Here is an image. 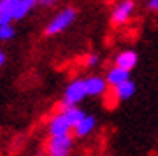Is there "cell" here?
<instances>
[{
	"label": "cell",
	"instance_id": "cell-1",
	"mask_svg": "<svg viewBox=\"0 0 158 156\" xmlns=\"http://www.w3.org/2000/svg\"><path fill=\"white\" fill-rule=\"evenodd\" d=\"M77 16V11H76V7H65L62 11L58 12L56 16L53 18L44 28V34L46 35H56V34H62L63 30H67L70 25L74 23Z\"/></svg>",
	"mask_w": 158,
	"mask_h": 156
},
{
	"label": "cell",
	"instance_id": "cell-2",
	"mask_svg": "<svg viewBox=\"0 0 158 156\" xmlns=\"http://www.w3.org/2000/svg\"><path fill=\"white\" fill-rule=\"evenodd\" d=\"M74 147L72 135H63V137H49L46 142V153L48 156H69Z\"/></svg>",
	"mask_w": 158,
	"mask_h": 156
},
{
	"label": "cell",
	"instance_id": "cell-3",
	"mask_svg": "<svg viewBox=\"0 0 158 156\" xmlns=\"http://www.w3.org/2000/svg\"><path fill=\"white\" fill-rule=\"evenodd\" d=\"M135 9V2L134 0H121L114 6L113 12H111V25L113 27H123L128 23V19L134 14Z\"/></svg>",
	"mask_w": 158,
	"mask_h": 156
},
{
	"label": "cell",
	"instance_id": "cell-4",
	"mask_svg": "<svg viewBox=\"0 0 158 156\" xmlns=\"http://www.w3.org/2000/svg\"><path fill=\"white\" fill-rule=\"evenodd\" d=\"M85 96H86V91H85L83 79H74L67 84V88L63 91L62 104H65V105H79V102L85 100Z\"/></svg>",
	"mask_w": 158,
	"mask_h": 156
},
{
	"label": "cell",
	"instance_id": "cell-5",
	"mask_svg": "<svg viewBox=\"0 0 158 156\" xmlns=\"http://www.w3.org/2000/svg\"><path fill=\"white\" fill-rule=\"evenodd\" d=\"M48 132L49 137H63V135H72V126L69 125V121L63 117V114L56 112L49 117L48 121Z\"/></svg>",
	"mask_w": 158,
	"mask_h": 156
},
{
	"label": "cell",
	"instance_id": "cell-6",
	"mask_svg": "<svg viewBox=\"0 0 158 156\" xmlns=\"http://www.w3.org/2000/svg\"><path fill=\"white\" fill-rule=\"evenodd\" d=\"M83 83H85L86 96H102L109 88L102 76H88L83 79Z\"/></svg>",
	"mask_w": 158,
	"mask_h": 156
},
{
	"label": "cell",
	"instance_id": "cell-7",
	"mask_svg": "<svg viewBox=\"0 0 158 156\" xmlns=\"http://www.w3.org/2000/svg\"><path fill=\"white\" fill-rule=\"evenodd\" d=\"M137 61H139V55H137L135 51L125 49V51H121V53L116 55V58H114V67L123 68V70L130 72V70H134L137 67Z\"/></svg>",
	"mask_w": 158,
	"mask_h": 156
},
{
	"label": "cell",
	"instance_id": "cell-8",
	"mask_svg": "<svg viewBox=\"0 0 158 156\" xmlns=\"http://www.w3.org/2000/svg\"><path fill=\"white\" fill-rule=\"evenodd\" d=\"M58 112L63 114V117L69 121V125H70L72 128L86 116L85 111H83L79 105H65V104H62V102H60V105H58Z\"/></svg>",
	"mask_w": 158,
	"mask_h": 156
},
{
	"label": "cell",
	"instance_id": "cell-9",
	"mask_svg": "<svg viewBox=\"0 0 158 156\" xmlns=\"http://www.w3.org/2000/svg\"><path fill=\"white\" fill-rule=\"evenodd\" d=\"M95 126H97V117L91 116V114H86V116L72 128V137H77V139L88 137V135L95 130Z\"/></svg>",
	"mask_w": 158,
	"mask_h": 156
},
{
	"label": "cell",
	"instance_id": "cell-10",
	"mask_svg": "<svg viewBox=\"0 0 158 156\" xmlns=\"http://www.w3.org/2000/svg\"><path fill=\"white\" fill-rule=\"evenodd\" d=\"M104 79H106L107 86L116 88V86H119V84L130 81V72H127V70H123V68H118V67H111Z\"/></svg>",
	"mask_w": 158,
	"mask_h": 156
},
{
	"label": "cell",
	"instance_id": "cell-11",
	"mask_svg": "<svg viewBox=\"0 0 158 156\" xmlns=\"http://www.w3.org/2000/svg\"><path fill=\"white\" fill-rule=\"evenodd\" d=\"M135 83L130 79V81H127V83L123 84H119V86H116V88H113V95L116 100L119 102H125V100H128V98H132V96L135 95Z\"/></svg>",
	"mask_w": 158,
	"mask_h": 156
},
{
	"label": "cell",
	"instance_id": "cell-12",
	"mask_svg": "<svg viewBox=\"0 0 158 156\" xmlns=\"http://www.w3.org/2000/svg\"><path fill=\"white\" fill-rule=\"evenodd\" d=\"M18 0H4L0 2V27L12 25L14 21V6Z\"/></svg>",
	"mask_w": 158,
	"mask_h": 156
},
{
	"label": "cell",
	"instance_id": "cell-13",
	"mask_svg": "<svg viewBox=\"0 0 158 156\" xmlns=\"http://www.w3.org/2000/svg\"><path fill=\"white\" fill-rule=\"evenodd\" d=\"M35 6H37L35 0H18L16 6H14V19L19 21L23 18H27L30 12L34 11Z\"/></svg>",
	"mask_w": 158,
	"mask_h": 156
},
{
	"label": "cell",
	"instance_id": "cell-14",
	"mask_svg": "<svg viewBox=\"0 0 158 156\" xmlns=\"http://www.w3.org/2000/svg\"><path fill=\"white\" fill-rule=\"evenodd\" d=\"M16 35V30L12 25H4L0 27V40H11Z\"/></svg>",
	"mask_w": 158,
	"mask_h": 156
},
{
	"label": "cell",
	"instance_id": "cell-15",
	"mask_svg": "<svg viewBox=\"0 0 158 156\" xmlns=\"http://www.w3.org/2000/svg\"><path fill=\"white\" fill-rule=\"evenodd\" d=\"M98 53H90V55L86 56V60H85V65L86 67H95L97 63H98Z\"/></svg>",
	"mask_w": 158,
	"mask_h": 156
},
{
	"label": "cell",
	"instance_id": "cell-16",
	"mask_svg": "<svg viewBox=\"0 0 158 156\" xmlns=\"http://www.w3.org/2000/svg\"><path fill=\"white\" fill-rule=\"evenodd\" d=\"M35 4L42 7H51L53 4H56V0H35Z\"/></svg>",
	"mask_w": 158,
	"mask_h": 156
},
{
	"label": "cell",
	"instance_id": "cell-17",
	"mask_svg": "<svg viewBox=\"0 0 158 156\" xmlns=\"http://www.w3.org/2000/svg\"><path fill=\"white\" fill-rule=\"evenodd\" d=\"M148 9L151 12H158V0H148Z\"/></svg>",
	"mask_w": 158,
	"mask_h": 156
},
{
	"label": "cell",
	"instance_id": "cell-18",
	"mask_svg": "<svg viewBox=\"0 0 158 156\" xmlns=\"http://www.w3.org/2000/svg\"><path fill=\"white\" fill-rule=\"evenodd\" d=\"M4 63H6V53H4V51L0 49V67H2Z\"/></svg>",
	"mask_w": 158,
	"mask_h": 156
},
{
	"label": "cell",
	"instance_id": "cell-19",
	"mask_svg": "<svg viewBox=\"0 0 158 156\" xmlns=\"http://www.w3.org/2000/svg\"><path fill=\"white\" fill-rule=\"evenodd\" d=\"M0 2H4V0H0Z\"/></svg>",
	"mask_w": 158,
	"mask_h": 156
}]
</instances>
